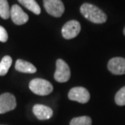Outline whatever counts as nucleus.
Wrapping results in <instances>:
<instances>
[{"label":"nucleus","mask_w":125,"mask_h":125,"mask_svg":"<svg viewBox=\"0 0 125 125\" xmlns=\"http://www.w3.org/2000/svg\"><path fill=\"white\" fill-rule=\"evenodd\" d=\"M80 11L84 18L94 24H103L107 20L106 13L102 11L99 7L91 3L85 2L82 4Z\"/></svg>","instance_id":"obj_1"},{"label":"nucleus","mask_w":125,"mask_h":125,"mask_svg":"<svg viewBox=\"0 0 125 125\" xmlns=\"http://www.w3.org/2000/svg\"><path fill=\"white\" fill-rule=\"evenodd\" d=\"M29 89L37 95L46 96L53 91V85L51 82L41 78H35L29 82Z\"/></svg>","instance_id":"obj_2"},{"label":"nucleus","mask_w":125,"mask_h":125,"mask_svg":"<svg viewBox=\"0 0 125 125\" xmlns=\"http://www.w3.org/2000/svg\"><path fill=\"white\" fill-rule=\"evenodd\" d=\"M70 76H71V71L69 66L62 59H59L56 61V70L54 75V80L60 83H64L70 79Z\"/></svg>","instance_id":"obj_3"},{"label":"nucleus","mask_w":125,"mask_h":125,"mask_svg":"<svg viewBox=\"0 0 125 125\" xmlns=\"http://www.w3.org/2000/svg\"><path fill=\"white\" fill-rule=\"evenodd\" d=\"M44 7L52 16L60 17L64 12L65 7L61 0H43Z\"/></svg>","instance_id":"obj_4"},{"label":"nucleus","mask_w":125,"mask_h":125,"mask_svg":"<svg viewBox=\"0 0 125 125\" xmlns=\"http://www.w3.org/2000/svg\"><path fill=\"white\" fill-rule=\"evenodd\" d=\"M81 29V24L77 21H69L62 26V35L65 39L70 40L76 37L80 33Z\"/></svg>","instance_id":"obj_5"},{"label":"nucleus","mask_w":125,"mask_h":125,"mask_svg":"<svg viewBox=\"0 0 125 125\" xmlns=\"http://www.w3.org/2000/svg\"><path fill=\"white\" fill-rule=\"evenodd\" d=\"M68 98L72 101H76L80 103L84 104L89 101L90 94L84 87H74L69 91Z\"/></svg>","instance_id":"obj_6"},{"label":"nucleus","mask_w":125,"mask_h":125,"mask_svg":"<svg viewBox=\"0 0 125 125\" xmlns=\"http://www.w3.org/2000/svg\"><path fill=\"white\" fill-rule=\"evenodd\" d=\"M16 106V97L13 94L5 93L0 95V114L12 111Z\"/></svg>","instance_id":"obj_7"},{"label":"nucleus","mask_w":125,"mask_h":125,"mask_svg":"<svg viewBox=\"0 0 125 125\" xmlns=\"http://www.w3.org/2000/svg\"><path fill=\"white\" fill-rule=\"evenodd\" d=\"M108 70L114 75L125 74V59L115 57L109 60L107 64Z\"/></svg>","instance_id":"obj_8"},{"label":"nucleus","mask_w":125,"mask_h":125,"mask_svg":"<svg viewBox=\"0 0 125 125\" xmlns=\"http://www.w3.org/2000/svg\"><path fill=\"white\" fill-rule=\"evenodd\" d=\"M11 17L12 21L17 25H22L29 21V16L16 4L11 7Z\"/></svg>","instance_id":"obj_9"},{"label":"nucleus","mask_w":125,"mask_h":125,"mask_svg":"<svg viewBox=\"0 0 125 125\" xmlns=\"http://www.w3.org/2000/svg\"><path fill=\"white\" fill-rule=\"evenodd\" d=\"M32 112L34 115L40 120L49 119L53 116V111L49 106L45 105L37 104L32 107Z\"/></svg>","instance_id":"obj_10"},{"label":"nucleus","mask_w":125,"mask_h":125,"mask_svg":"<svg viewBox=\"0 0 125 125\" xmlns=\"http://www.w3.org/2000/svg\"><path fill=\"white\" fill-rule=\"evenodd\" d=\"M15 68L16 71L23 73H35L37 72V68L34 65H32L31 62L22 60V59H18L16 62Z\"/></svg>","instance_id":"obj_11"},{"label":"nucleus","mask_w":125,"mask_h":125,"mask_svg":"<svg viewBox=\"0 0 125 125\" xmlns=\"http://www.w3.org/2000/svg\"><path fill=\"white\" fill-rule=\"evenodd\" d=\"M20 3L25 7L27 9L31 11L32 13L39 15L41 13V8H40L38 3L35 0H18Z\"/></svg>","instance_id":"obj_12"},{"label":"nucleus","mask_w":125,"mask_h":125,"mask_svg":"<svg viewBox=\"0 0 125 125\" xmlns=\"http://www.w3.org/2000/svg\"><path fill=\"white\" fill-rule=\"evenodd\" d=\"M12 63V59L8 55H6L2 58L0 62V76H5Z\"/></svg>","instance_id":"obj_13"},{"label":"nucleus","mask_w":125,"mask_h":125,"mask_svg":"<svg viewBox=\"0 0 125 125\" xmlns=\"http://www.w3.org/2000/svg\"><path fill=\"white\" fill-rule=\"evenodd\" d=\"M0 16L4 20L8 19L11 16V8L7 0H0Z\"/></svg>","instance_id":"obj_14"},{"label":"nucleus","mask_w":125,"mask_h":125,"mask_svg":"<svg viewBox=\"0 0 125 125\" xmlns=\"http://www.w3.org/2000/svg\"><path fill=\"white\" fill-rule=\"evenodd\" d=\"M70 125H92V119L89 116H80L73 118Z\"/></svg>","instance_id":"obj_15"},{"label":"nucleus","mask_w":125,"mask_h":125,"mask_svg":"<svg viewBox=\"0 0 125 125\" xmlns=\"http://www.w3.org/2000/svg\"><path fill=\"white\" fill-rule=\"evenodd\" d=\"M115 101L118 106H125V86L121 88L116 93Z\"/></svg>","instance_id":"obj_16"},{"label":"nucleus","mask_w":125,"mask_h":125,"mask_svg":"<svg viewBox=\"0 0 125 125\" xmlns=\"http://www.w3.org/2000/svg\"><path fill=\"white\" fill-rule=\"evenodd\" d=\"M7 38H8V35H7L6 29H5L3 27L0 26V42H7Z\"/></svg>","instance_id":"obj_17"},{"label":"nucleus","mask_w":125,"mask_h":125,"mask_svg":"<svg viewBox=\"0 0 125 125\" xmlns=\"http://www.w3.org/2000/svg\"><path fill=\"white\" fill-rule=\"evenodd\" d=\"M124 34L125 35V27H124Z\"/></svg>","instance_id":"obj_18"}]
</instances>
